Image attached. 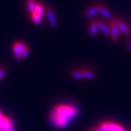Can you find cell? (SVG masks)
<instances>
[{"mask_svg": "<svg viewBox=\"0 0 131 131\" xmlns=\"http://www.w3.org/2000/svg\"><path fill=\"white\" fill-rule=\"evenodd\" d=\"M29 48L26 45V47L24 49V50L22 52V59H25V58H26L28 56V55H29Z\"/></svg>", "mask_w": 131, "mask_h": 131, "instance_id": "obj_16", "label": "cell"}, {"mask_svg": "<svg viewBox=\"0 0 131 131\" xmlns=\"http://www.w3.org/2000/svg\"><path fill=\"white\" fill-rule=\"evenodd\" d=\"M79 114V108L73 104H58L52 109L50 120L54 126L64 129Z\"/></svg>", "mask_w": 131, "mask_h": 131, "instance_id": "obj_1", "label": "cell"}, {"mask_svg": "<svg viewBox=\"0 0 131 131\" xmlns=\"http://www.w3.org/2000/svg\"><path fill=\"white\" fill-rule=\"evenodd\" d=\"M26 45L24 42H15L13 45V51L14 53L15 58L17 61H20L22 59V52L24 49L26 47Z\"/></svg>", "mask_w": 131, "mask_h": 131, "instance_id": "obj_3", "label": "cell"}, {"mask_svg": "<svg viewBox=\"0 0 131 131\" xmlns=\"http://www.w3.org/2000/svg\"><path fill=\"white\" fill-rule=\"evenodd\" d=\"M37 4V2L36 0H27V9L29 14H31L33 12H34L36 6Z\"/></svg>", "mask_w": 131, "mask_h": 131, "instance_id": "obj_12", "label": "cell"}, {"mask_svg": "<svg viewBox=\"0 0 131 131\" xmlns=\"http://www.w3.org/2000/svg\"><path fill=\"white\" fill-rule=\"evenodd\" d=\"M71 76H72V77L74 79H75V80H83V77H82L81 69H75V70L72 71Z\"/></svg>", "mask_w": 131, "mask_h": 131, "instance_id": "obj_14", "label": "cell"}, {"mask_svg": "<svg viewBox=\"0 0 131 131\" xmlns=\"http://www.w3.org/2000/svg\"><path fill=\"white\" fill-rule=\"evenodd\" d=\"M109 29H110V37L112 38L113 41H117L119 39V30L118 28L116 20L115 19H112L109 22Z\"/></svg>", "mask_w": 131, "mask_h": 131, "instance_id": "obj_4", "label": "cell"}, {"mask_svg": "<svg viewBox=\"0 0 131 131\" xmlns=\"http://www.w3.org/2000/svg\"><path fill=\"white\" fill-rule=\"evenodd\" d=\"M34 12H36L37 13L41 15V16H43L44 15V8H43V6H42V4L40 3H38L37 4V6H36V8H35V10Z\"/></svg>", "mask_w": 131, "mask_h": 131, "instance_id": "obj_15", "label": "cell"}, {"mask_svg": "<svg viewBox=\"0 0 131 131\" xmlns=\"http://www.w3.org/2000/svg\"><path fill=\"white\" fill-rule=\"evenodd\" d=\"M46 15L49 24L50 25L52 28H56L57 26V19L55 12L51 7H48L46 12Z\"/></svg>", "mask_w": 131, "mask_h": 131, "instance_id": "obj_6", "label": "cell"}, {"mask_svg": "<svg viewBox=\"0 0 131 131\" xmlns=\"http://www.w3.org/2000/svg\"><path fill=\"white\" fill-rule=\"evenodd\" d=\"M82 71V74L83 79L84 80H92L95 78V74L93 71L90 70V69H81Z\"/></svg>", "mask_w": 131, "mask_h": 131, "instance_id": "obj_9", "label": "cell"}, {"mask_svg": "<svg viewBox=\"0 0 131 131\" xmlns=\"http://www.w3.org/2000/svg\"><path fill=\"white\" fill-rule=\"evenodd\" d=\"M129 131H131V130H129Z\"/></svg>", "mask_w": 131, "mask_h": 131, "instance_id": "obj_21", "label": "cell"}, {"mask_svg": "<svg viewBox=\"0 0 131 131\" xmlns=\"http://www.w3.org/2000/svg\"><path fill=\"white\" fill-rule=\"evenodd\" d=\"M3 117H4V115L2 114V113L0 112V120H1V119H2L3 118Z\"/></svg>", "mask_w": 131, "mask_h": 131, "instance_id": "obj_20", "label": "cell"}, {"mask_svg": "<svg viewBox=\"0 0 131 131\" xmlns=\"http://www.w3.org/2000/svg\"><path fill=\"white\" fill-rule=\"evenodd\" d=\"M127 49H128V50H129V51L131 52V39H130V41L129 42L128 46H127Z\"/></svg>", "mask_w": 131, "mask_h": 131, "instance_id": "obj_19", "label": "cell"}, {"mask_svg": "<svg viewBox=\"0 0 131 131\" xmlns=\"http://www.w3.org/2000/svg\"><path fill=\"white\" fill-rule=\"evenodd\" d=\"M115 20L119 31L125 35H130L131 34V30L128 25L122 19L115 18Z\"/></svg>", "mask_w": 131, "mask_h": 131, "instance_id": "obj_5", "label": "cell"}, {"mask_svg": "<svg viewBox=\"0 0 131 131\" xmlns=\"http://www.w3.org/2000/svg\"><path fill=\"white\" fill-rule=\"evenodd\" d=\"M30 15H31V18L32 20V21L35 24H40L42 23V16L39 15L36 12H33L31 14H30Z\"/></svg>", "mask_w": 131, "mask_h": 131, "instance_id": "obj_13", "label": "cell"}, {"mask_svg": "<svg viewBox=\"0 0 131 131\" xmlns=\"http://www.w3.org/2000/svg\"><path fill=\"white\" fill-rule=\"evenodd\" d=\"M89 131H101V130L100 127L98 126V125H96V126L93 127V128H91Z\"/></svg>", "mask_w": 131, "mask_h": 131, "instance_id": "obj_18", "label": "cell"}, {"mask_svg": "<svg viewBox=\"0 0 131 131\" xmlns=\"http://www.w3.org/2000/svg\"><path fill=\"white\" fill-rule=\"evenodd\" d=\"M98 126L101 131H127L120 124L112 121H103L98 124Z\"/></svg>", "mask_w": 131, "mask_h": 131, "instance_id": "obj_2", "label": "cell"}, {"mask_svg": "<svg viewBox=\"0 0 131 131\" xmlns=\"http://www.w3.org/2000/svg\"><path fill=\"white\" fill-rule=\"evenodd\" d=\"M5 73H6V70L5 68H0V80L5 76Z\"/></svg>", "mask_w": 131, "mask_h": 131, "instance_id": "obj_17", "label": "cell"}, {"mask_svg": "<svg viewBox=\"0 0 131 131\" xmlns=\"http://www.w3.org/2000/svg\"><path fill=\"white\" fill-rule=\"evenodd\" d=\"M98 9H99V14H101L103 17L106 18H111L112 14L107 8H106L105 7L101 6V5H98Z\"/></svg>", "mask_w": 131, "mask_h": 131, "instance_id": "obj_11", "label": "cell"}, {"mask_svg": "<svg viewBox=\"0 0 131 131\" xmlns=\"http://www.w3.org/2000/svg\"><path fill=\"white\" fill-rule=\"evenodd\" d=\"M98 31H99V28H98V23L97 20L95 21H92L89 26V32L90 34L93 37H95L98 34Z\"/></svg>", "mask_w": 131, "mask_h": 131, "instance_id": "obj_10", "label": "cell"}, {"mask_svg": "<svg viewBox=\"0 0 131 131\" xmlns=\"http://www.w3.org/2000/svg\"><path fill=\"white\" fill-rule=\"evenodd\" d=\"M97 23L98 25V28L99 30H101L103 34H105L107 37H110V29H109V26H108L104 22L101 21V20H97Z\"/></svg>", "mask_w": 131, "mask_h": 131, "instance_id": "obj_8", "label": "cell"}, {"mask_svg": "<svg viewBox=\"0 0 131 131\" xmlns=\"http://www.w3.org/2000/svg\"><path fill=\"white\" fill-rule=\"evenodd\" d=\"M99 13V9H98V5L93 6L91 7H90L86 10L85 12V16L88 18H90L92 17H93L95 15Z\"/></svg>", "mask_w": 131, "mask_h": 131, "instance_id": "obj_7", "label": "cell"}]
</instances>
